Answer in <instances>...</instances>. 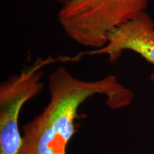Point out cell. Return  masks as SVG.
<instances>
[{
  "instance_id": "obj_1",
  "label": "cell",
  "mask_w": 154,
  "mask_h": 154,
  "mask_svg": "<svg viewBox=\"0 0 154 154\" xmlns=\"http://www.w3.org/2000/svg\"><path fill=\"white\" fill-rule=\"evenodd\" d=\"M50 101L43 111L22 126L19 154H67V146L76 132L75 119L80 106L95 95L106 98L110 109L128 106L134 94L114 75L96 81L77 79L64 67L50 74Z\"/></svg>"
},
{
  "instance_id": "obj_2",
  "label": "cell",
  "mask_w": 154,
  "mask_h": 154,
  "mask_svg": "<svg viewBox=\"0 0 154 154\" xmlns=\"http://www.w3.org/2000/svg\"><path fill=\"white\" fill-rule=\"evenodd\" d=\"M151 0H70L57 14L63 32L74 42L98 49L116 28L146 10Z\"/></svg>"
},
{
  "instance_id": "obj_3",
  "label": "cell",
  "mask_w": 154,
  "mask_h": 154,
  "mask_svg": "<svg viewBox=\"0 0 154 154\" xmlns=\"http://www.w3.org/2000/svg\"><path fill=\"white\" fill-rule=\"evenodd\" d=\"M54 60L38 59L19 74L13 75L0 85V154H19L23 138L19 117L23 106L44 88L42 69Z\"/></svg>"
},
{
  "instance_id": "obj_4",
  "label": "cell",
  "mask_w": 154,
  "mask_h": 154,
  "mask_svg": "<svg viewBox=\"0 0 154 154\" xmlns=\"http://www.w3.org/2000/svg\"><path fill=\"white\" fill-rule=\"evenodd\" d=\"M125 51L138 54L154 66V21L146 11L113 29L104 47L86 54H106L114 63Z\"/></svg>"
},
{
  "instance_id": "obj_5",
  "label": "cell",
  "mask_w": 154,
  "mask_h": 154,
  "mask_svg": "<svg viewBox=\"0 0 154 154\" xmlns=\"http://www.w3.org/2000/svg\"><path fill=\"white\" fill-rule=\"evenodd\" d=\"M48 1L52 2L59 3V4H60L61 5H64V4H66V2H68L70 1V0H48Z\"/></svg>"
},
{
  "instance_id": "obj_6",
  "label": "cell",
  "mask_w": 154,
  "mask_h": 154,
  "mask_svg": "<svg viewBox=\"0 0 154 154\" xmlns=\"http://www.w3.org/2000/svg\"><path fill=\"white\" fill-rule=\"evenodd\" d=\"M151 79L152 82L154 83V72L152 73L151 75Z\"/></svg>"
}]
</instances>
